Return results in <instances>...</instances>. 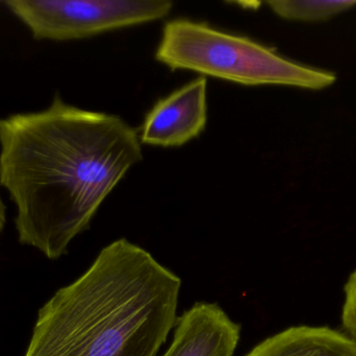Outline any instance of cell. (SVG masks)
Wrapping results in <instances>:
<instances>
[{
  "label": "cell",
  "mask_w": 356,
  "mask_h": 356,
  "mask_svg": "<svg viewBox=\"0 0 356 356\" xmlns=\"http://www.w3.org/2000/svg\"><path fill=\"white\" fill-rule=\"evenodd\" d=\"M181 280L125 238L38 314L24 356H156L177 320Z\"/></svg>",
  "instance_id": "cell-2"
},
{
  "label": "cell",
  "mask_w": 356,
  "mask_h": 356,
  "mask_svg": "<svg viewBox=\"0 0 356 356\" xmlns=\"http://www.w3.org/2000/svg\"><path fill=\"white\" fill-rule=\"evenodd\" d=\"M156 59L172 70L195 71L244 86L322 90L337 81L332 71L295 62L250 38L184 18L165 24Z\"/></svg>",
  "instance_id": "cell-3"
},
{
  "label": "cell",
  "mask_w": 356,
  "mask_h": 356,
  "mask_svg": "<svg viewBox=\"0 0 356 356\" xmlns=\"http://www.w3.org/2000/svg\"><path fill=\"white\" fill-rule=\"evenodd\" d=\"M6 222V206L2 199L1 192H0V234L3 231L4 225Z\"/></svg>",
  "instance_id": "cell-10"
},
{
  "label": "cell",
  "mask_w": 356,
  "mask_h": 356,
  "mask_svg": "<svg viewBox=\"0 0 356 356\" xmlns=\"http://www.w3.org/2000/svg\"><path fill=\"white\" fill-rule=\"evenodd\" d=\"M175 327L172 344L163 356H234L240 341V324L216 303H196Z\"/></svg>",
  "instance_id": "cell-6"
},
{
  "label": "cell",
  "mask_w": 356,
  "mask_h": 356,
  "mask_svg": "<svg viewBox=\"0 0 356 356\" xmlns=\"http://www.w3.org/2000/svg\"><path fill=\"white\" fill-rule=\"evenodd\" d=\"M207 81L200 77L161 98L146 114L140 141L173 148L198 137L207 123Z\"/></svg>",
  "instance_id": "cell-5"
},
{
  "label": "cell",
  "mask_w": 356,
  "mask_h": 356,
  "mask_svg": "<svg viewBox=\"0 0 356 356\" xmlns=\"http://www.w3.org/2000/svg\"><path fill=\"white\" fill-rule=\"evenodd\" d=\"M33 39L71 41L168 16V0H8Z\"/></svg>",
  "instance_id": "cell-4"
},
{
  "label": "cell",
  "mask_w": 356,
  "mask_h": 356,
  "mask_svg": "<svg viewBox=\"0 0 356 356\" xmlns=\"http://www.w3.org/2000/svg\"><path fill=\"white\" fill-rule=\"evenodd\" d=\"M246 356H356V342L328 327L296 326L266 339Z\"/></svg>",
  "instance_id": "cell-7"
},
{
  "label": "cell",
  "mask_w": 356,
  "mask_h": 356,
  "mask_svg": "<svg viewBox=\"0 0 356 356\" xmlns=\"http://www.w3.org/2000/svg\"><path fill=\"white\" fill-rule=\"evenodd\" d=\"M267 4L284 20L323 22L356 8V0H280Z\"/></svg>",
  "instance_id": "cell-8"
},
{
  "label": "cell",
  "mask_w": 356,
  "mask_h": 356,
  "mask_svg": "<svg viewBox=\"0 0 356 356\" xmlns=\"http://www.w3.org/2000/svg\"><path fill=\"white\" fill-rule=\"evenodd\" d=\"M343 326L349 338L356 342V271L345 286V303L342 314Z\"/></svg>",
  "instance_id": "cell-9"
},
{
  "label": "cell",
  "mask_w": 356,
  "mask_h": 356,
  "mask_svg": "<svg viewBox=\"0 0 356 356\" xmlns=\"http://www.w3.org/2000/svg\"><path fill=\"white\" fill-rule=\"evenodd\" d=\"M142 159L127 121L72 106L60 93L44 110L0 118V186L16 207L20 244L54 261L67 254Z\"/></svg>",
  "instance_id": "cell-1"
}]
</instances>
